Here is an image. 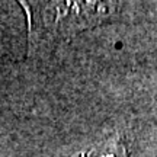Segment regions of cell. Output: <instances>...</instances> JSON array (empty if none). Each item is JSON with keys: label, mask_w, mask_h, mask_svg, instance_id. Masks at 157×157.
Wrapping results in <instances>:
<instances>
[{"label": "cell", "mask_w": 157, "mask_h": 157, "mask_svg": "<svg viewBox=\"0 0 157 157\" xmlns=\"http://www.w3.org/2000/svg\"><path fill=\"white\" fill-rule=\"evenodd\" d=\"M28 17L29 51L56 47L87 28L112 19L121 3L112 2H22Z\"/></svg>", "instance_id": "obj_1"}, {"label": "cell", "mask_w": 157, "mask_h": 157, "mask_svg": "<svg viewBox=\"0 0 157 157\" xmlns=\"http://www.w3.org/2000/svg\"><path fill=\"white\" fill-rule=\"evenodd\" d=\"M73 157H127V147L122 141L112 140L76 153Z\"/></svg>", "instance_id": "obj_2"}]
</instances>
